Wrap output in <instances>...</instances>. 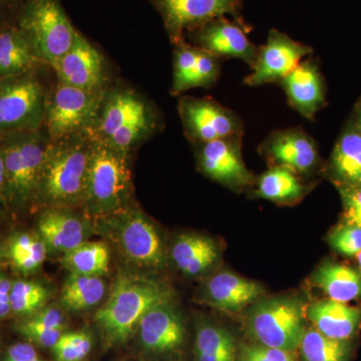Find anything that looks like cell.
Returning a JSON list of instances; mask_svg holds the SVG:
<instances>
[{
    "mask_svg": "<svg viewBox=\"0 0 361 361\" xmlns=\"http://www.w3.org/2000/svg\"><path fill=\"white\" fill-rule=\"evenodd\" d=\"M92 137L89 132L49 142L40 173L37 200L52 206L85 202Z\"/></svg>",
    "mask_w": 361,
    "mask_h": 361,
    "instance_id": "obj_1",
    "label": "cell"
},
{
    "mask_svg": "<svg viewBox=\"0 0 361 361\" xmlns=\"http://www.w3.org/2000/svg\"><path fill=\"white\" fill-rule=\"evenodd\" d=\"M170 293L165 287L144 278L122 276L101 310L96 322L109 344L127 341L142 316L155 306L167 303Z\"/></svg>",
    "mask_w": 361,
    "mask_h": 361,
    "instance_id": "obj_2",
    "label": "cell"
},
{
    "mask_svg": "<svg viewBox=\"0 0 361 361\" xmlns=\"http://www.w3.org/2000/svg\"><path fill=\"white\" fill-rule=\"evenodd\" d=\"M42 130L13 133L0 137L6 172V201L25 206L37 200L40 173L49 147Z\"/></svg>",
    "mask_w": 361,
    "mask_h": 361,
    "instance_id": "obj_3",
    "label": "cell"
},
{
    "mask_svg": "<svg viewBox=\"0 0 361 361\" xmlns=\"http://www.w3.org/2000/svg\"><path fill=\"white\" fill-rule=\"evenodd\" d=\"M90 137L92 151L84 203L96 215L120 212L129 200L132 190L128 154L92 135Z\"/></svg>",
    "mask_w": 361,
    "mask_h": 361,
    "instance_id": "obj_4",
    "label": "cell"
},
{
    "mask_svg": "<svg viewBox=\"0 0 361 361\" xmlns=\"http://www.w3.org/2000/svg\"><path fill=\"white\" fill-rule=\"evenodd\" d=\"M42 63L54 66L70 51L77 30L58 0H25L16 20Z\"/></svg>",
    "mask_w": 361,
    "mask_h": 361,
    "instance_id": "obj_5",
    "label": "cell"
},
{
    "mask_svg": "<svg viewBox=\"0 0 361 361\" xmlns=\"http://www.w3.org/2000/svg\"><path fill=\"white\" fill-rule=\"evenodd\" d=\"M304 313L302 303L295 298L270 299L252 310L247 327L260 345L293 353L305 332Z\"/></svg>",
    "mask_w": 361,
    "mask_h": 361,
    "instance_id": "obj_6",
    "label": "cell"
},
{
    "mask_svg": "<svg viewBox=\"0 0 361 361\" xmlns=\"http://www.w3.org/2000/svg\"><path fill=\"white\" fill-rule=\"evenodd\" d=\"M47 99L33 73L0 78V137L42 130Z\"/></svg>",
    "mask_w": 361,
    "mask_h": 361,
    "instance_id": "obj_7",
    "label": "cell"
},
{
    "mask_svg": "<svg viewBox=\"0 0 361 361\" xmlns=\"http://www.w3.org/2000/svg\"><path fill=\"white\" fill-rule=\"evenodd\" d=\"M104 92L82 90L59 82L47 99L44 126L51 141L89 132L103 104Z\"/></svg>",
    "mask_w": 361,
    "mask_h": 361,
    "instance_id": "obj_8",
    "label": "cell"
},
{
    "mask_svg": "<svg viewBox=\"0 0 361 361\" xmlns=\"http://www.w3.org/2000/svg\"><path fill=\"white\" fill-rule=\"evenodd\" d=\"M179 113L187 137L196 144L244 135L241 116L211 97H182Z\"/></svg>",
    "mask_w": 361,
    "mask_h": 361,
    "instance_id": "obj_9",
    "label": "cell"
},
{
    "mask_svg": "<svg viewBox=\"0 0 361 361\" xmlns=\"http://www.w3.org/2000/svg\"><path fill=\"white\" fill-rule=\"evenodd\" d=\"M310 45L301 44L276 30H270L267 42L259 47L250 75L244 78L249 87L279 84L303 59L312 54Z\"/></svg>",
    "mask_w": 361,
    "mask_h": 361,
    "instance_id": "obj_10",
    "label": "cell"
},
{
    "mask_svg": "<svg viewBox=\"0 0 361 361\" xmlns=\"http://www.w3.org/2000/svg\"><path fill=\"white\" fill-rule=\"evenodd\" d=\"M242 137L235 135L198 144L202 172L232 189H243L253 184L254 177L242 157Z\"/></svg>",
    "mask_w": 361,
    "mask_h": 361,
    "instance_id": "obj_11",
    "label": "cell"
},
{
    "mask_svg": "<svg viewBox=\"0 0 361 361\" xmlns=\"http://www.w3.org/2000/svg\"><path fill=\"white\" fill-rule=\"evenodd\" d=\"M260 152L273 166L289 168L298 175L313 172L320 164L315 140L300 127L271 133L261 145Z\"/></svg>",
    "mask_w": 361,
    "mask_h": 361,
    "instance_id": "obj_12",
    "label": "cell"
},
{
    "mask_svg": "<svg viewBox=\"0 0 361 361\" xmlns=\"http://www.w3.org/2000/svg\"><path fill=\"white\" fill-rule=\"evenodd\" d=\"M139 123L157 125L155 111L132 90H116L104 96L89 133L97 139L108 141L118 130Z\"/></svg>",
    "mask_w": 361,
    "mask_h": 361,
    "instance_id": "obj_13",
    "label": "cell"
},
{
    "mask_svg": "<svg viewBox=\"0 0 361 361\" xmlns=\"http://www.w3.org/2000/svg\"><path fill=\"white\" fill-rule=\"evenodd\" d=\"M158 7L172 39L182 40L183 30L201 27L226 14L237 13L238 0H153Z\"/></svg>",
    "mask_w": 361,
    "mask_h": 361,
    "instance_id": "obj_14",
    "label": "cell"
},
{
    "mask_svg": "<svg viewBox=\"0 0 361 361\" xmlns=\"http://www.w3.org/2000/svg\"><path fill=\"white\" fill-rule=\"evenodd\" d=\"M283 89L289 106L306 120L313 121L327 106L326 85L319 65L308 56L278 84Z\"/></svg>",
    "mask_w": 361,
    "mask_h": 361,
    "instance_id": "obj_15",
    "label": "cell"
},
{
    "mask_svg": "<svg viewBox=\"0 0 361 361\" xmlns=\"http://www.w3.org/2000/svg\"><path fill=\"white\" fill-rule=\"evenodd\" d=\"M116 229L118 245L130 262L142 267H159L164 262V247L154 225L142 214L123 216Z\"/></svg>",
    "mask_w": 361,
    "mask_h": 361,
    "instance_id": "obj_16",
    "label": "cell"
},
{
    "mask_svg": "<svg viewBox=\"0 0 361 361\" xmlns=\"http://www.w3.org/2000/svg\"><path fill=\"white\" fill-rule=\"evenodd\" d=\"M54 68L63 84L82 90L103 89V56L80 32H77L70 51Z\"/></svg>",
    "mask_w": 361,
    "mask_h": 361,
    "instance_id": "obj_17",
    "label": "cell"
},
{
    "mask_svg": "<svg viewBox=\"0 0 361 361\" xmlns=\"http://www.w3.org/2000/svg\"><path fill=\"white\" fill-rule=\"evenodd\" d=\"M200 49L220 59H241L250 68L257 58V47L247 37L243 27L224 18L201 26L196 37Z\"/></svg>",
    "mask_w": 361,
    "mask_h": 361,
    "instance_id": "obj_18",
    "label": "cell"
},
{
    "mask_svg": "<svg viewBox=\"0 0 361 361\" xmlns=\"http://www.w3.org/2000/svg\"><path fill=\"white\" fill-rule=\"evenodd\" d=\"M137 329L142 345L154 353L175 350L185 338L184 324L168 302L149 310L142 316Z\"/></svg>",
    "mask_w": 361,
    "mask_h": 361,
    "instance_id": "obj_19",
    "label": "cell"
},
{
    "mask_svg": "<svg viewBox=\"0 0 361 361\" xmlns=\"http://www.w3.org/2000/svg\"><path fill=\"white\" fill-rule=\"evenodd\" d=\"M306 315L320 334L338 341H353L361 327V307L331 299L311 304Z\"/></svg>",
    "mask_w": 361,
    "mask_h": 361,
    "instance_id": "obj_20",
    "label": "cell"
},
{
    "mask_svg": "<svg viewBox=\"0 0 361 361\" xmlns=\"http://www.w3.org/2000/svg\"><path fill=\"white\" fill-rule=\"evenodd\" d=\"M260 285L230 272L210 278L205 287L207 302L225 312H237L263 295Z\"/></svg>",
    "mask_w": 361,
    "mask_h": 361,
    "instance_id": "obj_21",
    "label": "cell"
},
{
    "mask_svg": "<svg viewBox=\"0 0 361 361\" xmlns=\"http://www.w3.org/2000/svg\"><path fill=\"white\" fill-rule=\"evenodd\" d=\"M42 63L32 40L16 25H0V78L33 73Z\"/></svg>",
    "mask_w": 361,
    "mask_h": 361,
    "instance_id": "obj_22",
    "label": "cell"
},
{
    "mask_svg": "<svg viewBox=\"0 0 361 361\" xmlns=\"http://www.w3.org/2000/svg\"><path fill=\"white\" fill-rule=\"evenodd\" d=\"M327 173L337 187L357 185L361 176V126L350 120L336 142Z\"/></svg>",
    "mask_w": 361,
    "mask_h": 361,
    "instance_id": "obj_23",
    "label": "cell"
},
{
    "mask_svg": "<svg viewBox=\"0 0 361 361\" xmlns=\"http://www.w3.org/2000/svg\"><path fill=\"white\" fill-rule=\"evenodd\" d=\"M40 238L47 248L68 253L84 243L87 230L75 216L61 210H49L39 221Z\"/></svg>",
    "mask_w": 361,
    "mask_h": 361,
    "instance_id": "obj_24",
    "label": "cell"
},
{
    "mask_svg": "<svg viewBox=\"0 0 361 361\" xmlns=\"http://www.w3.org/2000/svg\"><path fill=\"white\" fill-rule=\"evenodd\" d=\"M312 283L331 300L361 301V272L350 266L327 261L315 271Z\"/></svg>",
    "mask_w": 361,
    "mask_h": 361,
    "instance_id": "obj_25",
    "label": "cell"
},
{
    "mask_svg": "<svg viewBox=\"0 0 361 361\" xmlns=\"http://www.w3.org/2000/svg\"><path fill=\"white\" fill-rule=\"evenodd\" d=\"M219 252L213 240L200 235H182L172 248L175 264L185 274H202L218 260Z\"/></svg>",
    "mask_w": 361,
    "mask_h": 361,
    "instance_id": "obj_26",
    "label": "cell"
},
{
    "mask_svg": "<svg viewBox=\"0 0 361 361\" xmlns=\"http://www.w3.org/2000/svg\"><path fill=\"white\" fill-rule=\"evenodd\" d=\"M255 194L260 198L276 203H291L302 198L307 187L298 174L289 168L273 166L259 177Z\"/></svg>",
    "mask_w": 361,
    "mask_h": 361,
    "instance_id": "obj_27",
    "label": "cell"
},
{
    "mask_svg": "<svg viewBox=\"0 0 361 361\" xmlns=\"http://www.w3.org/2000/svg\"><path fill=\"white\" fill-rule=\"evenodd\" d=\"M303 361H351L353 342L323 336L318 330H305L299 344Z\"/></svg>",
    "mask_w": 361,
    "mask_h": 361,
    "instance_id": "obj_28",
    "label": "cell"
},
{
    "mask_svg": "<svg viewBox=\"0 0 361 361\" xmlns=\"http://www.w3.org/2000/svg\"><path fill=\"white\" fill-rule=\"evenodd\" d=\"M106 286L99 276L71 273L61 292V301L66 307L84 310L101 302Z\"/></svg>",
    "mask_w": 361,
    "mask_h": 361,
    "instance_id": "obj_29",
    "label": "cell"
},
{
    "mask_svg": "<svg viewBox=\"0 0 361 361\" xmlns=\"http://www.w3.org/2000/svg\"><path fill=\"white\" fill-rule=\"evenodd\" d=\"M234 338L227 330L217 325L199 327L196 336L197 361H236Z\"/></svg>",
    "mask_w": 361,
    "mask_h": 361,
    "instance_id": "obj_30",
    "label": "cell"
},
{
    "mask_svg": "<svg viewBox=\"0 0 361 361\" xmlns=\"http://www.w3.org/2000/svg\"><path fill=\"white\" fill-rule=\"evenodd\" d=\"M63 265L78 274L101 276L110 265V251L103 242H84L65 254Z\"/></svg>",
    "mask_w": 361,
    "mask_h": 361,
    "instance_id": "obj_31",
    "label": "cell"
},
{
    "mask_svg": "<svg viewBox=\"0 0 361 361\" xmlns=\"http://www.w3.org/2000/svg\"><path fill=\"white\" fill-rule=\"evenodd\" d=\"M47 247L42 238L32 235H16L8 244V257L16 269L21 272L32 273L39 269L47 258Z\"/></svg>",
    "mask_w": 361,
    "mask_h": 361,
    "instance_id": "obj_32",
    "label": "cell"
},
{
    "mask_svg": "<svg viewBox=\"0 0 361 361\" xmlns=\"http://www.w3.org/2000/svg\"><path fill=\"white\" fill-rule=\"evenodd\" d=\"M47 288L35 282L16 281L11 287L9 304L11 311L20 315H32L47 301Z\"/></svg>",
    "mask_w": 361,
    "mask_h": 361,
    "instance_id": "obj_33",
    "label": "cell"
},
{
    "mask_svg": "<svg viewBox=\"0 0 361 361\" xmlns=\"http://www.w3.org/2000/svg\"><path fill=\"white\" fill-rule=\"evenodd\" d=\"M198 49V47H191L183 40L176 42L172 85L174 96L192 89Z\"/></svg>",
    "mask_w": 361,
    "mask_h": 361,
    "instance_id": "obj_34",
    "label": "cell"
},
{
    "mask_svg": "<svg viewBox=\"0 0 361 361\" xmlns=\"http://www.w3.org/2000/svg\"><path fill=\"white\" fill-rule=\"evenodd\" d=\"M92 348V336L87 331L63 332L52 348L58 361H82Z\"/></svg>",
    "mask_w": 361,
    "mask_h": 361,
    "instance_id": "obj_35",
    "label": "cell"
},
{
    "mask_svg": "<svg viewBox=\"0 0 361 361\" xmlns=\"http://www.w3.org/2000/svg\"><path fill=\"white\" fill-rule=\"evenodd\" d=\"M329 243L337 253L355 257L361 251V227L341 222L330 233Z\"/></svg>",
    "mask_w": 361,
    "mask_h": 361,
    "instance_id": "obj_36",
    "label": "cell"
},
{
    "mask_svg": "<svg viewBox=\"0 0 361 361\" xmlns=\"http://www.w3.org/2000/svg\"><path fill=\"white\" fill-rule=\"evenodd\" d=\"M198 49L192 89L194 87L208 89V87L215 85L219 80L222 59L214 56L211 52L202 49L200 47Z\"/></svg>",
    "mask_w": 361,
    "mask_h": 361,
    "instance_id": "obj_37",
    "label": "cell"
},
{
    "mask_svg": "<svg viewBox=\"0 0 361 361\" xmlns=\"http://www.w3.org/2000/svg\"><path fill=\"white\" fill-rule=\"evenodd\" d=\"M18 331L32 343L42 348H52L58 342L59 337L63 336L65 330L51 329L26 319L18 325Z\"/></svg>",
    "mask_w": 361,
    "mask_h": 361,
    "instance_id": "obj_38",
    "label": "cell"
},
{
    "mask_svg": "<svg viewBox=\"0 0 361 361\" xmlns=\"http://www.w3.org/2000/svg\"><path fill=\"white\" fill-rule=\"evenodd\" d=\"M342 201V223L361 227V187L345 185L337 187Z\"/></svg>",
    "mask_w": 361,
    "mask_h": 361,
    "instance_id": "obj_39",
    "label": "cell"
},
{
    "mask_svg": "<svg viewBox=\"0 0 361 361\" xmlns=\"http://www.w3.org/2000/svg\"><path fill=\"white\" fill-rule=\"evenodd\" d=\"M240 361H296L292 353L264 345L247 346Z\"/></svg>",
    "mask_w": 361,
    "mask_h": 361,
    "instance_id": "obj_40",
    "label": "cell"
},
{
    "mask_svg": "<svg viewBox=\"0 0 361 361\" xmlns=\"http://www.w3.org/2000/svg\"><path fill=\"white\" fill-rule=\"evenodd\" d=\"M4 361H44L37 349L28 342H18L7 350Z\"/></svg>",
    "mask_w": 361,
    "mask_h": 361,
    "instance_id": "obj_41",
    "label": "cell"
},
{
    "mask_svg": "<svg viewBox=\"0 0 361 361\" xmlns=\"http://www.w3.org/2000/svg\"><path fill=\"white\" fill-rule=\"evenodd\" d=\"M28 320L37 324L51 327V329H66L65 318L61 311L56 308H47V310L39 311L28 318Z\"/></svg>",
    "mask_w": 361,
    "mask_h": 361,
    "instance_id": "obj_42",
    "label": "cell"
},
{
    "mask_svg": "<svg viewBox=\"0 0 361 361\" xmlns=\"http://www.w3.org/2000/svg\"><path fill=\"white\" fill-rule=\"evenodd\" d=\"M25 0H0V25L2 23L1 18H7L8 16H13L16 20L20 7L25 4Z\"/></svg>",
    "mask_w": 361,
    "mask_h": 361,
    "instance_id": "obj_43",
    "label": "cell"
},
{
    "mask_svg": "<svg viewBox=\"0 0 361 361\" xmlns=\"http://www.w3.org/2000/svg\"><path fill=\"white\" fill-rule=\"evenodd\" d=\"M11 287H13V283L7 278L0 275V300L9 302Z\"/></svg>",
    "mask_w": 361,
    "mask_h": 361,
    "instance_id": "obj_44",
    "label": "cell"
},
{
    "mask_svg": "<svg viewBox=\"0 0 361 361\" xmlns=\"http://www.w3.org/2000/svg\"><path fill=\"white\" fill-rule=\"evenodd\" d=\"M6 202V172H4V157L0 149V205Z\"/></svg>",
    "mask_w": 361,
    "mask_h": 361,
    "instance_id": "obj_45",
    "label": "cell"
},
{
    "mask_svg": "<svg viewBox=\"0 0 361 361\" xmlns=\"http://www.w3.org/2000/svg\"><path fill=\"white\" fill-rule=\"evenodd\" d=\"M11 312V304L0 300V319L6 318Z\"/></svg>",
    "mask_w": 361,
    "mask_h": 361,
    "instance_id": "obj_46",
    "label": "cell"
},
{
    "mask_svg": "<svg viewBox=\"0 0 361 361\" xmlns=\"http://www.w3.org/2000/svg\"><path fill=\"white\" fill-rule=\"evenodd\" d=\"M353 121L361 126V97L358 103L356 104Z\"/></svg>",
    "mask_w": 361,
    "mask_h": 361,
    "instance_id": "obj_47",
    "label": "cell"
},
{
    "mask_svg": "<svg viewBox=\"0 0 361 361\" xmlns=\"http://www.w3.org/2000/svg\"><path fill=\"white\" fill-rule=\"evenodd\" d=\"M355 258L356 261H357L358 268H360V271L361 272V251L355 256Z\"/></svg>",
    "mask_w": 361,
    "mask_h": 361,
    "instance_id": "obj_48",
    "label": "cell"
},
{
    "mask_svg": "<svg viewBox=\"0 0 361 361\" xmlns=\"http://www.w3.org/2000/svg\"><path fill=\"white\" fill-rule=\"evenodd\" d=\"M357 185H358V186L361 187V176H360V180H358Z\"/></svg>",
    "mask_w": 361,
    "mask_h": 361,
    "instance_id": "obj_49",
    "label": "cell"
},
{
    "mask_svg": "<svg viewBox=\"0 0 361 361\" xmlns=\"http://www.w3.org/2000/svg\"><path fill=\"white\" fill-rule=\"evenodd\" d=\"M2 257L1 247H0V259Z\"/></svg>",
    "mask_w": 361,
    "mask_h": 361,
    "instance_id": "obj_50",
    "label": "cell"
}]
</instances>
